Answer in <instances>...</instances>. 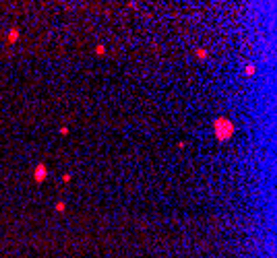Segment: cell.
Here are the masks:
<instances>
[{
	"label": "cell",
	"mask_w": 277,
	"mask_h": 258,
	"mask_svg": "<svg viewBox=\"0 0 277 258\" xmlns=\"http://www.w3.org/2000/svg\"><path fill=\"white\" fill-rule=\"evenodd\" d=\"M213 130H215V134H217L219 140H227L229 136L234 134V124L229 122L227 118H219V120H215Z\"/></svg>",
	"instance_id": "1"
},
{
	"label": "cell",
	"mask_w": 277,
	"mask_h": 258,
	"mask_svg": "<svg viewBox=\"0 0 277 258\" xmlns=\"http://www.w3.org/2000/svg\"><path fill=\"white\" fill-rule=\"evenodd\" d=\"M45 174H48V167H45V163H39V165L35 167V172H33V180H35L37 184H41V182L45 180Z\"/></svg>",
	"instance_id": "2"
},
{
	"label": "cell",
	"mask_w": 277,
	"mask_h": 258,
	"mask_svg": "<svg viewBox=\"0 0 277 258\" xmlns=\"http://www.w3.org/2000/svg\"><path fill=\"white\" fill-rule=\"evenodd\" d=\"M17 37H19V29H10V31H8V39H6V41H8V43H15V41H17Z\"/></svg>",
	"instance_id": "3"
},
{
	"label": "cell",
	"mask_w": 277,
	"mask_h": 258,
	"mask_svg": "<svg viewBox=\"0 0 277 258\" xmlns=\"http://www.w3.org/2000/svg\"><path fill=\"white\" fill-rule=\"evenodd\" d=\"M244 75H246V77H252V75H255V64H248V66L244 68Z\"/></svg>",
	"instance_id": "4"
},
{
	"label": "cell",
	"mask_w": 277,
	"mask_h": 258,
	"mask_svg": "<svg viewBox=\"0 0 277 258\" xmlns=\"http://www.w3.org/2000/svg\"><path fill=\"white\" fill-rule=\"evenodd\" d=\"M95 52H97V54H104V52H106V48H104V45H97Z\"/></svg>",
	"instance_id": "5"
},
{
	"label": "cell",
	"mask_w": 277,
	"mask_h": 258,
	"mask_svg": "<svg viewBox=\"0 0 277 258\" xmlns=\"http://www.w3.org/2000/svg\"><path fill=\"white\" fill-rule=\"evenodd\" d=\"M56 211H60V213H62V211H64V202H58V204H56Z\"/></svg>",
	"instance_id": "6"
},
{
	"label": "cell",
	"mask_w": 277,
	"mask_h": 258,
	"mask_svg": "<svg viewBox=\"0 0 277 258\" xmlns=\"http://www.w3.org/2000/svg\"><path fill=\"white\" fill-rule=\"evenodd\" d=\"M205 54H207L205 50H197V56H199V58H205Z\"/></svg>",
	"instance_id": "7"
},
{
	"label": "cell",
	"mask_w": 277,
	"mask_h": 258,
	"mask_svg": "<svg viewBox=\"0 0 277 258\" xmlns=\"http://www.w3.org/2000/svg\"><path fill=\"white\" fill-rule=\"evenodd\" d=\"M62 180H64V182H71L73 178H71V174H64V176H62Z\"/></svg>",
	"instance_id": "8"
},
{
	"label": "cell",
	"mask_w": 277,
	"mask_h": 258,
	"mask_svg": "<svg viewBox=\"0 0 277 258\" xmlns=\"http://www.w3.org/2000/svg\"><path fill=\"white\" fill-rule=\"evenodd\" d=\"M60 134H68V126H62V128H60Z\"/></svg>",
	"instance_id": "9"
}]
</instances>
